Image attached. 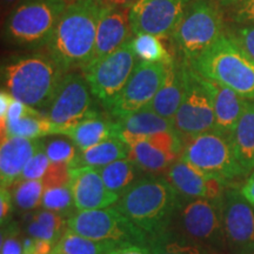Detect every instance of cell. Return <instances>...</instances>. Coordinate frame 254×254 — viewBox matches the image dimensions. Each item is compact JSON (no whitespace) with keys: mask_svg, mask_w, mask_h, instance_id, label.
Wrapping results in <instances>:
<instances>
[{"mask_svg":"<svg viewBox=\"0 0 254 254\" xmlns=\"http://www.w3.org/2000/svg\"><path fill=\"white\" fill-rule=\"evenodd\" d=\"M104 0H72L45 46L66 72L81 69L93 53Z\"/></svg>","mask_w":254,"mask_h":254,"instance_id":"6da1fadb","label":"cell"},{"mask_svg":"<svg viewBox=\"0 0 254 254\" xmlns=\"http://www.w3.org/2000/svg\"><path fill=\"white\" fill-rule=\"evenodd\" d=\"M66 73L46 50L12 57L1 65L2 88L40 111L47 109Z\"/></svg>","mask_w":254,"mask_h":254,"instance_id":"7a4b0ae2","label":"cell"},{"mask_svg":"<svg viewBox=\"0 0 254 254\" xmlns=\"http://www.w3.org/2000/svg\"><path fill=\"white\" fill-rule=\"evenodd\" d=\"M180 196L167 179H141L120 195L116 207L152 238L172 226Z\"/></svg>","mask_w":254,"mask_h":254,"instance_id":"3957f363","label":"cell"},{"mask_svg":"<svg viewBox=\"0 0 254 254\" xmlns=\"http://www.w3.org/2000/svg\"><path fill=\"white\" fill-rule=\"evenodd\" d=\"M68 0H21L2 23V37L24 49L45 47Z\"/></svg>","mask_w":254,"mask_h":254,"instance_id":"277c9868","label":"cell"},{"mask_svg":"<svg viewBox=\"0 0 254 254\" xmlns=\"http://www.w3.org/2000/svg\"><path fill=\"white\" fill-rule=\"evenodd\" d=\"M200 75L254 100V60L228 34L190 63Z\"/></svg>","mask_w":254,"mask_h":254,"instance_id":"5b68a950","label":"cell"},{"mask_svg":"<svg viewBox=\"0 0 254 254\" xmlns=\"http://www.w3.org/2000/svg\"><path fill=\"white\" fill-rule=\"evenodd\" d=\"M220 6L215 0H192L171 36L183 59L190 64L225 36Z\"/></svg>","mask_w":254,"mask_h":254,"instance_id":"8992f818","label":"cell"},{"mask_svg":"<svg viewBox=\"0 0 254 254\" xmlns=\"http://www.w3.org/2000/svg\"><path fill=\"white\" fill-rule=\"evenodd\" d=\"M67 228L87 239L119 246H147L151 239L117 207L75 211L67 218Z\"/></svg>","mask_w":254,"mask_h":254,"instance_id":"52a82bcc","label":"cell"},{"mask_svg":"<svg viewBox=\"0 0 254 254\" xmlns=\"http://www.w3.org/2000/svg\"><path fill=\"white\" fill-rule=\"evenodd\" d=\"M180 159L196 170L217 177L227 184L246 176L234 157L230 138L214 129L183 139Z\"/></svg>","mask_w":254,"mask_h":254,"instance_id":"ba28073f","label":"cell"},{"mask_svg":"<svg viewBox=\"0 0 254 254\" xmlns=\"http://www.w3.org/2000/svg\"><path fill=\"white\" fill-rule=\"evenodd\" d=\"M184 95L174 118V128L182 138L214 129V103L205 78L182 59Z\"/></svg>","mask_w":254,"mask_h":254,"instance_id":"9c48e42d","label":"cell"},{"mask_svg":"<svg viewBox=\"0 0 254 254\" xmlns=\"http://www.w3.org/2000/svg\"><path fill=\"white\" fill-rule=\"evenodd\" d=\"M136 59L129 39L113 53L81 68L93 97L107 111L128 81Z\"/></svg>","mask_w":254,"mask_h":254,"instance_id":"30bf717a","label":"cell"},{"mask_svg":"<svg viewBox=\"0 0 254 254\" xmlns=\"http://www.w3.org/2000/svg\"><path fill=\"white\" fill-rule=\"evenodd\" d=\"M176 232L185 239L214 251L226 249L220 213V201L192 199L182 205L174 218ZM171 230V228H170Z\"/></svg>","mask_w":254,"mask_h":254,"instance_id":"8fae6325","label":"cell"},{"mask_svg":"<svg viewBox=\"0 0 254 254\" xmlns=\"http://www.w3.org/2000/svg\"><path fill=\"white\" fill-rule=\"evenodd\" d=\"M95 113L93 94L84 73L81 69L68 71L47 106V118L60 127L64 135L69 127Z\"/></svg>","mask_w":254,"mask_h":254,"instance_id":"7c38bea8","label":"cell"},{"mask_svg":"<svg viewBox=\"0 0 254 254\" xmlns=\"http://www.w3.org/2000/svg\"><path fill=\"white\" fill-rule=\"evenodd\" d=\"M118 138L129 148V159L139 170L147 173H161L179 160L184 141L177 131L159 132L150 135L135 136L119 134Z\"/></svg>","mask_w":254,"mask_h":254,"instance_id":"4fadbf2b","label":"cell"},{"mask_svg":"<svg viewBox=\"0 0 254 254\" xmlns=\"http://www.w3.org/2000/svg\"><path fill=\"white\" fill-rule=\"evenodd\" d=\"M225 246L230 254H254V207L240 190L227 187L220 200Z\"/></svg>","mask_w":254,"mask_h":254,"instance_id":"5bb4252c","label":"cell"},{"mask_svg":"<svg viewBox=\"0 0 254 254\" xmlns=\"http://www.w3.org/2000/svg\"><path fill=\"white\" fill-rule=\"evenodd\" d=\"M167 64L138 60L125 87L110 107L111 116L120 119L147 107L163 84Z\"/></svg>","mask_w":254,"mask_h":254,"instance_id":"9a60e30c","label":"cell"},{"mask_svg":"<svg viewBox=\"0 0 254 254\" xmlns=\"http://www.w3.org/2000/svg\"><path fill=\"white\" fill-rule=\"evenodd\" d=\"M192 0H138L129 8L133 36L171 38Z\"/></svg>","mask_w":254,"mask_h":254,"instance_id":"2e32d148","label":"cell"},{"mask_svg":"<svg viewBox=\"0 0 254 254\" xmlns=\"http://www.w3.org/2000/svg\"><path fill=\"white\" fill-rule=\"evenodd\" d=\"M167 180L182 196L209 201H220L225 190L231 186L217 177L196 170L182 159L168 168Z\"/></svg>","mask_w":254,"mask_h":254,"instance_id":"e0dca14e","label":"cell"},{"mask_svg":"<svg viewBox=\"0 0 254 254\" xmlns=\"http://www.w3.org/2000/svg\"><path fill=\"white\" fill-rule=\"evenodd\" d=\"M131 34L133 33L129 8L105 1L98 24L94 50L87 65L98 62L118 50L126 41L131 39Z\"/></svg>","mask_w":254,"mask_h":254,"instance_id":"ac0fdd59","label":"cell"},{"mask_svg":"<svg viewBox=\"0 0 254 254\" xmlns=\"http://www.w3.org/2000/svg\"><path fill=\"white\" fill-rule=\"evenodd\" d=\"M69 189L75 211H91L110 207L118 202L120 194L107 189L98 168H69Z\"/></svg>","mask_w":254,"mask_h":254,"instance_id":"d6986e66","label":"cell"},{"mask_svg":"<svg viewBox=\"0 0 254 254\" xmlns=\"http://www.w3.org/2000/svg\"><path fill=\"white\" fill-rule=\"evenodd\" d=\"M45 146L39 139L4 136L0 145V184L1 189H11L20 180L24 167L37 152Z\"/></svg>","mask_w":254,"mask_h":254,"instance_id":"ffe728a7","label":"cell"},{"mask_svg":"<svg viewBox=\"0 0 254 254\" xmlns=\"http://www.w3.org/2000/svg\"><path fill=\"white\" fill-rule=\"evenodd\" d=\"M214 103V131L231 138L249 100L232 88L205 78Z\"/></svg>","mask_w":254,"mask_h":254,"instance_id":"44dd1931","label":"cell"},{"mask_svg":"<svg viewBox=\"0 0 254 254\" xmlns=\"http://www.w3.org/2000/svg\"><path fill=\"white\" fill-rule=\"evenodd\" d=\"M184 95V75L182 60L173 58L167 64L163 84L147 107L171 122H174Z\"/></svg>","mask_w":254,"mask_h":254,"instance_id":"7402d4cb","label":"cell"},{"mask_svg":"<svg viewBox=\"0 0 254 254\" xmlns=\"http://www.w3.org/2000/svg\"><path fill=\"white\" fill-rule=\"evenodd\" d=\"M64 135L71 139L78 151H85L111 138H118V124L95 113L69 127Z\"/></svg>","mask_w":254,"mask_h":254,"instance_id":"603a6c76","label":"cell"},{"mask_svg":"<svg viewBox=\"0 0 254 254\" xmlns=\"http://www.w3.org/2000/svg\"><path fill=\"white\" fill-rule=\"evenodd\" d=\"M230 140L241 170L250 174L254 171V100L247 103Z\"/></svg>","mask_w":254,"mask_h":254,"instance_id":"cb8c5ba5","label":"cell"},{"mask_svg":"<svg viewBox=\"0 0 254 254\" xmlns=\"http://www.w3.org/2000/svg\"><path fill=\"white\" fill-rule=\"evenodd\" d=\"M129 157V148L120 138H111L85 151H78L69 163L68 168L93 167L101 168L113 161Z\"/></svg>","mask_w":254,"mask_h":254,"instance_id":"d4e9b609","label":"cell"},{"mask_svg":"<svg viewBox=\"0 0 254 254\" xmlns=\"http://www.w3.org/2000/svg\"><path fill=\"white\" fill-rule=\"evenodd\" d=\"M114 120L118 124V136L119 134L142 136L159 132L176 131L173 122L159 116L150 107H145L124 118Z\"/></svg>","mask_w":254,"mask_h":254,"instance_id":"484cf974","label":"cell"},{"mask_svg":"<svg viewBox=\"0 0 254 254\" xmlns=\"http://www.w3.org/2000/svg\"><path fill=\"white\" fill-rule=\"evenodd\" d=\"M53 134H62V129L39 110L27 114L17 122L7 124L1 131V138L21 136L26 139H40Z\"/></svg>","mask_w":254,"mask_h":254,"instance_id":"4316f807","label":"cell"},{"mask_svg":"<svg viewBox=\"0 0 254 254\" xmlns=\"http://www.w3.org/2000/svg\"><path fill=\"white\" fill-rule=\"evenodd\" d=\"M147 246L152 254H220L218 251L180 237L172 230L152 237Z\"/></svg>","mask_w":254,"mask_h":254,"instance_id":"83f0119b","label":"cell"},{"mask_svg":"<svg viewBox=\"0 0 254 254\" xmlns=\"http://www.w3.org/2000/svg\"><path fill=\"white\" fill-rule=\"evenodd\" d=\"M138 170L139 168L129 158L120 159L98 168L107 189L120 195L135 183Z\"/></svg>","mask_w":254,"mask_h":254,"instance_id":"f1b7e54d","label":"cell"},{"mask_svg":"<svg viewBox=\"0 0 254 254\" xmlns=\"http://www.w3.org/2000/svg\"><path fill=\"white\" fill-rule=\"evenodd\" d=\"M118 247L113 243L87 239L67 228L53 251L62 254H110Z\"/></svg>","mask_w":254,"mask_h":254,"instance_id":"f546056e","label":"cell"},{"mask_svg":"<svg viewBox=\"0 0 254 254\" xmlns=\"http://www.w3.org/2000/svg\"><path fill=\"white\" fill-rule=\"evenodd\" d=\"M132 50L138 60L147 63H170L173 57L164 46L161 38L153 34L139 33L131 39Z\"/></svg>","mask_w":254,"mask_h":254,"instance_id":"4dcf8cb0","label":"cell"},{"mask_svg":"<svg viewBox=\"0 0 254 254\" xmlns=\"http://www.w3.org/2000/svg\"><path fill=\"white\" fill-rule=\"evenodd\" d=\"M12 190L14 205L21 211H32L41 206L45 185L43 180H19Z\"/></svg>","mask_w":254,"mask_h":254,"instance_id":"1f68e13d","label":"cell"},{"mask_svg":"<svg viewBox=\"0 0 254 254\" xmlns=\"http://www.w3.org/2000/svg\"><path fill=\"white\" fill-rule=\"evenodd\" d=\"M41 206L47 211L56 212L60 215H68L71 217L72 207H74V201H73L72 190L68 185L50 187L45 189L43 195V201Z\"/></svg>","mask_w":254,"mask_h":254,"instance_id":"d6a6232c","label":"cell"},{"mask_svg":"<svg viewBox=\"0 0 254 254\" xmlns=\"http://www.w3.org/2000/svg\"><path fill=\"white\" fill-rule=\"evenodd\" d=\"M45 153L51 163L68 164L78 153V148L73 142L64 139H56L45 144Z\"/></svg>","mask_w":254,"mask_h":254,"instance_id":"836d02e7","label":"cell"},{"mask_svg":"<svg viewBox=\"0 0 254 254\" xmlns=\"http://www.w3.org/2000/svg\"><path fill=\"white\" fill-rule=\"evenodd\" d=\"M45 146L32 157L24 167L20 180H43L50 167V159L45 153Z\"/></svg>","mask_w":254,"mask_h":254,"instance_id":"e575fe53","label":"cell"},{"mask_svg":"<svg viewBox=\"0 0 254 254\" xmlns=\"http://www.w3.org/2000/svg\"><path fill=\"white\" fill-rule=\"evenodd\" d=\"M45 189L68 185L69 183V168L68 164L51 163L46 176L43 179Z\"/></svg>","mask_w":254,"mask_h":254,"instance_id":"d590c367","label":"cell"},{"mask_svg":"<svg viewBox=\"0 0 254 254\" xmlns=\"http://www.w3.org/2000/svg\"><path fill=\"white\" fill-rule=\"evenodd\" d=\"M23 241L18 239V230L14 225H5L1 232V254H21Z\"/></svg>","mask_w":254,"mask_h":254,"instance_id":"8d00e7d4","label":"cell"},{"mask_svg":"<svg viewBox=\"0 0 254 254\" xmlns=\"http://www.w3.org/2000/svg\"><path fill=\"white\" fill-rule=\"evenodd\" d=\"M228 36L254 60V25H241Z\"/></svg>","mask_w":254,"mask_h":254,"instance_id":"74e56055","label":"cell"},{"mask_svg":"<svg viewBox=\"0 0 254 254\" xmlns=\"http://www.w3.org/2000/svg\"><path fill=\"white\" fill-rule=\"evenodd\" d=\"M27 233L28 236L32 238H36V239L40 240H46L50 241V243L55 244L60 240V238L63 237V234L58 233V232L52 230V228L45 226V225L40 224V222L31 220L27 225Z\"/></svg>","mask_w":254,"mask_h":254,"instance_id":"f35d334b","label":"cell"},{"mask_svg":"<svg viewBox=\"0 0 254 254\" xmlns=\"http://www.w3.org/2000/svg\"><path fill=\"white\" fill-rule=\"evenodd\" d=\"M36 111H38V110L34 109V107L28 106V105L21 103V101H19L13 98V100H12V103L8 107L7 114H6L5 122L1 124V131L5 128L7 124L17 122V120L21 119L23 117L27 116V114L34 113Z\"/></svg>","mask_w":254,"mask_h":254,"instance_id":"ab89813d","label":"cell"},{"mask_svg":"<svg viewBox=\"0 0 254 254\" xmlns=\"http://www.w3.org/2000/svg\"><path fill=\"white\" fill-rule=\"evenodd\" d=\"M233 20L239 25H254V0H244L234 6Z\"/></svg>","mask_w":254,"mask_h":254,"instance_id":"60d3db41","label":"cell"},{"mask_svg":"<svg viewBox=\"0 0 254 254\" xmlns=\"http://www.w3.org/2000/svg\"><path fill=\"white\" fill-rule=\"evenodd\" d=\"M13 195L8 189H1L0 190V222L1 226L7 224L12 211H13Z\"/></svg>","mask_w":254,"mask_h":254,"instance_id":"b9f144b4","label":"cell"},{"mask_svg":"<svg viewBox=\"0 0 254 254\" xmlns=\"http://www.w3.org/2000/svg\"><path fill=\"white\" fill-rule=\"evenodd\" d=\"M110 254H152L148 246L142 245H128L120 246L118 249L113 250Z\"/></svg>","mask_w":254,"mask_h":254,"instance_id":"7bdbcfd3","label":"cell"},{"mask_svg":"<svg viewBox=\"0 0 254 254\" xmlns=\"http://www.w3.org/2000/svg\"><path fill=\"white\" fill-rule=\"evenodd\" d=\"M240 193L254 207V171L247 178L245 184L240 187Z\"/></svg>","mask_w":254,"mask_h":254,"instance_id":"ee69618b","label":"cell"},{"mask_svg":"<svg viewBox=\"0 0 254 254\" xmlns=\"http://www.w3.org/2000/svg\"><path fill=\"white\" fill-rule=\"evenodd\" d=\"M12 100H13V97L7 91H5L4 88H1V92H0V122L1 123H0V125L5 122L6 114H7L8 107Z\"/></svg>","mask_w":254,"mask_h":254,"instance_id":"f6af8a7d","label":"cell"},{"mask_svg":"<svg viewBox=\"0 0 254 254\" xmlns=\"http://www.w3.org/2000/svg\"><path fill=\"white\" fill-rule=\"evenodd\" d=\"M20 1L21 0H0V2H1V17H2V19H5L6 15H7L9 12H11L12 9H13Z\"/></svg>","mask_w":254,"mask_h":254,"instance_id":"bcb514c9","label":"cell"},{"mask_svg":"<svg viewBox=\"0 0 254 254\" xmlns=\"http://www.w3.org/2000/svg\"><path fill=\"white\" fill-rule=\"evenodd\" d=\"M104 1L110 2V4H113V5L123 6V7L131 8L132 6L138 1V0H104Z\"/></svg>","mask_w":254,"mask_h":254,"instance_id":"7dc6e473","label":"cell"},{"mask_svg":"<svg viewBox=\"0 0 254 254\" xmlns=\"http://www.w3.org/2000/svg\"><path fill=\"white\" fill-rule=\"evenodd\" d=\"M215 1H218L221 6H237L244 0H215Z\"/></svg>","mask_w":254,"mask_h":254,"instance_id":"c3c4849f","label":"cell"},{"mask_svg":"<svg viewBox=\"0 0 254 254\" xmlns=\"http://www.w3.org/2000/svg\"><path fill=\"white\" fill-rule=\"evenodd\" d=\"M51 254H62V253H58V252H56V251H53V252Z\"/></svg>","mask_w":254,"mask_h":254,"instance_id":"681fc988","label":"cell"},{"mask_svg":"<svg viewBox=\"0 0 254 254\" xmlns=\"http://www.w3.org/2000/svg\"><path fill=\"white\" fill-rule=\"evenodd\" d=\"M68 1H72V0H68Z\"/></svg>","mask_w":254,"mask_h":254,"instance_id":"f907efd6","label":"cell"}]
</instances>
